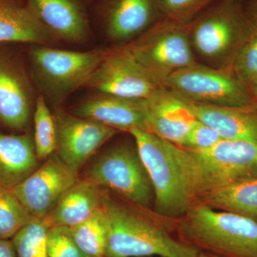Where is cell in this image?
<instances>
[{
  "label": "cell",
  "instance_id": "cell-25",
  "mask_svg": "<svg viewBox=\"0 0 257 257\" xmlns=\"http://www.w3.org/2000/svg\"><path fill=\"white\" fill-rule=\"evenodd\" d=\"M34 144L39 160H46L55 153L57 134L53 114L43 96L39 94L34 108Z\"/></svg>",
  "mask_w": 257,
  "mask_h": 257
},
{
  "label": "cell",
  "instance_id": "cell-5",
  "mask_svg": "<svg viewBox=\"0 0 257 257\" xmlns=\"http://www.w3.org/2000/svg\"><path fill=\"white\" fill-rule=\"evenodd\" d=\"M106 51L64 50L32 45L28 65L35 89L52 106H60L87 82Z\"/></svg>",
  "mask_w": 257,
  "mask_h": 257
},
{
  "label": "cell",
  "instance_id": "cell-7",
  "mask_svg": "<svg viewBox=\"0 0 257 257\" xmlns=\"http://www.w3.org/2000/svg\"><path fill=\"white\" fill-rule=\"evenodd\" d=\"M84 178L140 207L151 209L154 203L153 188L136 145H120L106 150L88 167Z\"/></svg>",
  "mask_w": 257,
  "mask_h": 257
},
{
  "label": "cell",
  "instance_id": "cell-15",
  "mask_svg": "<svg viewBox=\"0 0 257 257\" xmlns=\"http://www.w3.org/2000/svg\"><path fill=\"white\" fill-rule=\"evenodd\" d=\"M150 133L183 147L197 119L187 101L162 85L147 99Z\"/></svg>",
  "mask_w": 257,
  "mask_h": 257
},
{
  "label": "cell",
  "instance_id": "cell-1",
  "mask_svg": "<svg viewBox=\"0 0 257 257\" xmlns=\"http://www.w3.org/2000/svg\"><path fill=\"white\" fill-rule=\"evenodd\" d=\"M101 209L107 224L106 257H199V249L176 236V219L159 215L106 190Z\"/></svg>",
  "mask_w": 257,
  "mask_h": 257
},
{
  "label": "cell",
  "instance_id": "cell-10",
  "mask_svg": "<svg viewBox=\"0 0 257 257\" xmlns=\"http://www.w3.org/2000/svg\"><path fill=\"white\" fill-rule=\"evenodd\" d=\"M13 43H0V123L25 131L35 108V87L28 65Z\"/></svg>",
  "mask_w": 257,
  "mask_h": 257
},
{
  "label": "cell",
  "instance_id": "cell-24",
  "mask_svg": "<svg viewBox=\"0 0 257 257\" xmlns=\"http://www.w3.org/2000/svg\"><path fill=\"white\" fill-rule=\"evenodd\" d=\"M51 227L46 216L33 219L19 230L11 239L16 257H50L47 239Z\"/></svg>",
  "mask_w": 257,
  "mask_h": 257
},
{
  "label": "cell",
  "instance_id": "cell-33",
  "mask_svg": "<svg viewBox=\"0 0 257 257\" xmlns=\"http://www.w3.org/2000/svg\"><path fill=\"white\" fill-rule=\"evenodd\" d=\"M248 89H249L250 92L252 94L254 99L257 101V79L251 84Z\"/></svg>",
  "mask_w": 257,
  "mask_h": 257
},
{
  "label": "cell",
  "instance_id": "cell-21",
  "mask_svg": "<svg viewBox=\"0 0 257 257\" xmlns=\"http://www.w3.org/2000/svg\"><path fill=\"white\" fill-rule=\"evenodd\" d=\"M38 160L30 134L0 132V187L14 188L38 168Z\"/></svg>",
  "mask_w": 257,
  "mask_h": 257
},
{
  "label": "cell",
  "instance_id": "cell-2",
  "mask_svg": "<svg viewBox=\"0 0 257 257\" xmlns=\"http://www.w3.org/2000/svg\"><path fill=\"white\" fill-rule=\"evenodd\" d=\"M191 206L207 193L257 179V141L225 140L203 150L170 143Z\"/></svg>",
  "mask_w": 257,
  "mask_h": 257
},
{
  "label": "cell",
  "instance_id": "cell-3",
  "mask_svg": "<svg viewBox=\"0 0 257 257\" xmlns=\"http://www.w3.org/2000/svg\"><path fill=\"white\" fill-rule=\"evenodd\" d=\"M181 241L221 257H257V221L230 211L192 204L175 219Z\"/></svg>",
  "mask_w": 257,
  "mask_h": 257
},
{
  "label": "cell",
  "instance_id": "cell-19",
  "mask_svg": "<svg viewBox=\"0 0 257 257\" xmlns=\"http://www.w3.org/2000/svg\"><path fill=\"white\" fill-rule=\"evenodd\" d=\"M104 192L92 181L79 179L47 216L51 226L70 228L87 220L102 207Z\"/></svg>",
  "mask_w": 257,
  "mask_h": 257
},
{
  "label": "cell",
  "instance_id": "cell-29",
  "mask_svg": "<svg viewBox=\"0 0 257 257\" xmlns=\"http://www.w3.org/2000/svg\"><path fill=\"white\" fill-rule=\"evenodd\" d=\"M47 245L50 257H91L77 246L70 229L66 226H52Z\"/></svg>",
  "mask_w": 257,
  "mask_h": 257
},
{
  "label": "cell",
  "instance_id": "cell-35",
  "mask_svg": "<svg viewBox=\"0 0 257 257\" xmlns=\"http://www.w3.org/2000/svg\"><path fill=\"white\" fill-rule=\"evenodd\" d=\"M229 1L234 2V3H241V0H229Z\"/></svg>",
  "mask_w": 257,
  "mask_h": 257
},
{
  "label": "cell",
  "instance_id": "cell-30",
  "mask_svg": "<svg viewBox=\"0 0 257 257\" xmlns=\"http://www.w3.org/2000/svg\"><path fill=\"white\" fill-rule=\"evenodd\" d=\"M221 140L223 138L214 128L197 119L182 147L193 150H206L214 146Z\"/></svg>",
  "mask_w": 257,
  "mask_h": 257
},
{
  "label": "cell",
  "instance_id": "cell-9",
  "mask_svg": "<svg viewBox=\"0 0 257 257\" xmlns=\"http://www.w3.org/2000/svg\"><path fill=\"white\" fill-rule=\"evenodd\" d=\"M163 86L185 100L209 105L245 106L257 104L231 67L196 64L171 74Z\"/></svg>",
  "mask_w": 257,
  "mask_h": 257
},
{
  "label": "cell",
  "instance_id": "cell-36",
  "mask_svg": "<svg viewBox=\"0 0 257 257\" xmlns=\"http://www.w3.org/2000/svg\"><path fill=\"white\" fill-rule=\"evenodd\" d=\"M150 257H153V256H150ZM155 257H159V256H155Z\"/></svg>",
  "mask_w": 257,
  "mask_h": 257
},
{
  "label": "cell",
  "instance_id": "cell-6",
  "mask_svg": "<svg viewBox=\"0 0 257 257\" xmlns=\"http://www.w3.org/2000/svg\"><path fill=\"white\" fill-rule=\"evenodd\" d=\"M189 24L162 18L126 45L139 63L163 85L171 74L197 64Z\"/></svg>",
  "mask_w": 257,
  "mask_h": 257
},
{
  "label": "cell",
  "instance_id": "cell-23",
  "mask_svg": "<svg viewBox=\"0 0 257 257\" xmlns=\"http://www.w3.org/2000/svg\"><path fill=\"white\" fill-rule=\"evenodd\" d=\"M69 229L77 246L88 256L106 257L108 229L102 209Z\"/></svg>",
  "mask_w": 257,
  "mask_h": 257
},
{
  "label": "cell",
  "instance_id": "cell-34",
  "mask_svg": "<svg viewBox=\"0 0 257 257\" xmlns=\"http://www.w3.org/2000/svg\"><path fill=\"white\" fill-rule=\"evenodd\" d=\"M199 257H221V256H216V255L213 254V253H211L209 252H207V251H200V252H199Z\"/></svg>",
  "mask_w": 257,
  "mask_h": 257
},
{
  "label": "cell",
  "instance_id": "cell-22",
  "mask_svg": "<svg viewBox=\"0 0 257 257\" xmlns=\"http://www.w3.org/2000/svg\"><path fill=\"white\" fill-rule=\"evenodd\" d=\"M194 204L236 213L257 221V179L212 191L199 197Z\"/></svg>",
  "mask_w": 257,
  "mask_h": 257
},
{
  "label": "cell",
  "instance_id": "cell-18",
  "mask_svg": "<svg viewBox=\"0 0 257 257\" xmlns=\"http://www.w3.org/2000/svg\"><path fill=\"white\" fill-rule=\"evenodd\" d=\"M187 102L197 119L214 128L223 139L257 141V104L224 106Z\"/></svg>",
  "mask_w": 257,
  "mask_h": 257
},
{
  "label": "cell",
  "instance_id": "cell-11",
  "mask_svg": "<svg viewBox=\"0 0 257 257\" xmlns=\"http://www.w3.org/2000/svg\"><path fill=\"white\" fill-rule=\"evenodd\" d=\"M160 86L139 63L126 45L106 51L84 84L98 92L145 99Z\"/></svg>",
  "mask_w": 257,
  "mask_h": 257
},
{
  "label": "cell",
  "instance_id": "cell-12",
  "mask_svg": "<svg viewBox=\"0 0 257 257\" xmlns=\"http://www.w3.org/2000/svg\"><path fill=\"white\" fill-rule=\"evenodd\" d=\"M79 179L78 173L55 152L12 190L32 217L42 219L49 215L64 193Z\"/></svg>",
  "mask_w": 257,
  "mask_h": 257
},
{
  "label": "cell",
  "instance_id": "cell-32",
  "mask_svg": "<svg viewBox=\"0 0 257 257\" xmlns=\"http://www.w3.org/2000/svg\"><path fill=\"white\" fill-rule=\"evenodd\" d=\"M244 10L250 20L257 26V0H248Z\"/></svg>",
  "mask_w": 257,
  "mask_h": 257
},
{
  "label": "cell",
  "instance_id": "cell-28",
  "mask_svg": "<svg viewBox=\"0 0 257 257\" xmlns=\"http://www.w3.org/2000/svg\"><path fill=\"white\" fill-rule=\"evenodd\" d=\"M231 69L248 88L257 79V26L240 49Z\"/></svg>",
  "mask_w": 257,
  "mask_h": 257
},
{
  "label": "cell",
  "instance_id": "cell-27",
  "mask_svg": "<svg viewBox=\"0 0 257 257\" xmlns=\"http://www.w3.org/2000/svg\"><path fill=\"white\" fill-rule=\"evenodd\" d=\"M216 1L217 0H158V3L163 18L189 24Z\"/></svg>",
  "mask_w": 257,
  "mask_h": 257
},
{
  "label": "cell",
  "instance_id": "cell-4",
  "mask_svg": "<svg viewBox=\"0 0 257 257\" xmlns=\"http://www.w3.org/2000/svg\"><path fill=\"white\" fill-rule=\"evenodd\" d=\"M192 46L214 68L231 67L256 25L241 3L217 0L189 23Z\"/></svg>",
  "mask_w": 257,
  "mask_h": 257
},
{
  "label": "cell",
  "instance_id": "cell-20",
  "mask_svg": "<svg viewBox=\"0 0 257 257\" xmlns=\"http://www.w3.org/2000/svg\"><path fill=\"white\" fill-rule=\"evenodd\" d=\"M56 40L27 5L18 0H0V43L49 46Z\"/></svg>",
  "mask_w": 257,
  "mask_h": 257
},
{
  "label": "cell",
  "instance_id": "cell-17",
  "mask_svg": "<svg viewBox=\"0 0 257 257\" xmlns=\"http://www.w3.org/2000/svg\"><path fill=\"white\" fill-rule=\"evenodd\" d=\"M27 6L57 40L82 43L89 38L87 17L78 0H27Z\"/></svg>",
  "mask_w": 257,
  "mask_h": 257
},
{
  "label": "cell",
  "instance_id": "cell-8",
  "mask_svg": "<svg viewBox=\"0 0 257 257\" xmlns=\"http://www.w3.org/2000/svg\"><path fill=\"white\" fill-rule=\"evenodd\" d=\"M150 177L154 192V209L159 215L179 219L191 207L170 148V143L150 132L130 133Z\"/></svg>",
  "mask_w": 257,
  "mask_h": 257
},
{
  "label": "cell",
  "instance_id": "cell-31",
  "mask_svg": "<svg viewBox=\"0 0 257 257\" xmlns=\"http://www.w3.org/2000/svg\"><path fill=\"white\" fill-rule=\"evenodd\" d=\"M0 257H16L11 239H0Z\"/></svg>",
  "mask_w": 257,
  "mask_h": 257
},
{
  "label": "cell",
  "instance_id": "cell-26",
  "mask_svg": "<svg viewBox=\"0 0 257 257\" xmlns=\"http://www.w3.org/2000/svg\"><path fill=\"white\" fill-rule=\"evenodd\" d=\"M33 219L12 189L0 187V239H11Z\"/></svg>",
  "mask_w": 257,
  "mask_h": 257
},
{
  "label": "cell",
  "instance_id": "cell-14",
  "mask_svg": "<svg viewBox=\"0 0 257 257\" xmlns=\"http://www.w3.org/2000/svg\"><path fill=\"white\" fill-rule=\"evenodd\" d=\"M73 114L97 121L118 131L150 132L147 99H133L98 92L75 106Z\"/></svg>",
  "mask_w": 257,
  "mask_h": 257
},
{
  "label": "cell",
  "instance_id": "cell-16",
  "mask_svg": "<svg viewBox=\"0 0 257 257\" xmlns=\"http://www.w3.org/2000/svg\"><path fill=\"white\" fill-rule=\"evenodd\" d=\"M163 18L158 0H106L103 24L107 38L131 41Z\"/></svg>",
  "mask_w": 257,
  "mask_h": 257
},
{
  "label": "cell",
  "instance_id": "cell-13",
  "mask_svg": "<svg viewBox=\"0 0 257 257\" xmlns=\"http://www.w3.org/2000/svg\"><path fill=\"white\" fill-rule=\"evenodd\" d=\"M56 153L74 172L79 171L118 130L56 108Z\"/></svg>",
  "mask_w": 257,
  "mask_h": 257
}]
</instances>
